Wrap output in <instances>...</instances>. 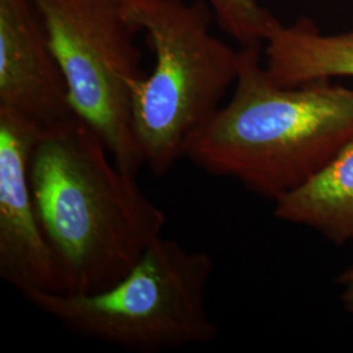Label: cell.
<instances>
[{"label":"cell","instance_id":"obj_1","mask_svg":"<svg viewBox=\"0 0 353 353\" xmlns=\"http://www.w3.org/2000/svg\"><path fill=\"white\" fill-rule=\"evenodd\" d=\"M29 174L38 219L68 294L113 287L163 236L164 211L75 114L41 130Z\"/></svg>","mask_w":353,"mask_h":353},{"label":"cell","instance_id":"obj_5","mask_svg":"<svg viewBox=\"0 0 353 353\" xmlns=\"http://www.w3.org/2000/svg\"><path fill=\"white\" fill-rule=\"evenodd\" d=\"M68 89L72 113L92 127L119 169L145 165L132 121V84L143 77L140 26L121 0H30Z\"/></svg>","mask_w":353,"mask_h":353},{"label":"cell","instance_id":"obj_6","mask_svg":"<svg viewBox=\"0 0 353 353\" xmlns=\"http://www.w3.org/2000/svg\"><path fill=\"white\" fill-rule=\"evenodd\" d=\"M41 130L23 115L0 108V278L23 296L65 293L30 185V156Z\"/></svg>","mask_w":353,"mask_h":353},{"label":"cell","instance_id":"obj_3","mask_svg":"<svg viewBox=\"0 0 353 353\" xmlns=\"http://www.w3.org/2000/svg\"><path fill=\"white\" fill-rule=\"evenodd\" d=\"M154 54L151 75L132 84V121L145 165L165 176L208 122L239 76L240 51L211 32L199 0H121Z\"/></svg>","mask_w":353,"mask_h":353},{"label":"cell","instance_id":"obj_10","mask_svg":"<svg viewBox=\"0 0 353 353\" xmlns=\"http://www.w3.org/2000/svg\"><path fill=\"white\" fill-rule=\"evenodd\" d=\"M205 3L214 13V20L229 37L241 46L262 45L278 19L258 0H199Z\"/></svg>","mask_w":353,"mask_h":353},{"label":"cell","instance_id":"obj_4","mask_svg":"<svg viewBox=\"0 0 353 353\" xmlns=\"http://www.w3.org/2000/svg\"><path fill=\"white\" fill-rule=\"evenodd\" d=\"M211 256L160 237L126 276L90 294L30 292L24 296L65 330L128 351L156 353L217 338L205 305Z\"/></svg>","mask_w":353,"mask_h":353},{"label":"cell","instance_id":"obj_7","mask_svg":"<svg viewBox=\"0 0 353 353\" xmlns=\"http://www.w3.org/2000/svg\"><path fill=\"white\" fill-rule=\"evenodd\" d=\"M0 108L42 130L74 114L63 72L30 0H0Z\"/></svg>","mask_w":353,"mask_h":353},{"label":"cell","instance_id":"obj_9","mask_svg":"<svg viewBox=\"0 0 353 353\" xmlns=\"http://www.w3.org/2000/svg\"><path fill=\"white\" fill-rule=\"evenodd\" d=\"M275 217L312 228L328 241L353 240V139L316 176L275 202Z\"/></svg>","mask_w":353,"mask_h":353},{"label":"cell","instance_id":"obj_11","mask_svg":"<svg viewBox=\"0 0 353 353\" xmlns=\"http://www.w3.org/2000/svg\"><path fill=\"white\" fill-rule=\"evenodd\" d=\"M338 283L343 288L341 299L344 303V307L350 313H353V265L347 268L343 274L339 275Z\"/></svg>","mask_w":353,"mask_h":353},{"label":"cell","instance_id":"obj_8","mask_svg":"<svg viewBox=\"0 0 353 353\" xmlns=\"http://www.w3.org/2000/svg\"><path fill=\"white\" fill-rule=\"evenodd\" d=\"M265 42V70L283 87L353 77V32L326 36L301 19L290 26L279 23Z\"/></svg>","mask_w":353,"mask_h":353},{"label":"cell","instance_id":"obj_2","mask_svg":"<svg viewBox=\"0 0 353 353\" xmlns=\"http://www.w3.org/2000/svg\"><path fill=\"white\" fill-rule=\"evenodd\" d=\"M234 92L191 138L185 157L276 202L321 173L353 139V89L318 80L283 87L262 45L240 50Z\"/></svg>","mask_w":353,"mask_h":353}]
</instances>
